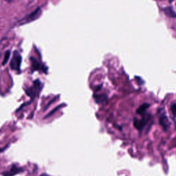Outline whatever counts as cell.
I'll return each mask as SVG.
<instances>
[{
    "instance_id": "obj_2",
    "label": "cell",
    "mask_w": 176,
    "mask_h": 176,
    "mask_svg": "<svg viewBox=\"0 0 176 176\" xmlns=\"http://www.w3.org/2000/svg\"><path fill=\"white\" fill-rule=\"evenodd\" d=\"M33 84L34 85L33 87L28 88L26 90H25L27 95L31 98L32 100H34V98L39 96L40 91H41L42 89V84L39 79L34 80Z\"/></svg>"
},
{
    "instance_id": "obj_11",
    "label": "cell",
    "mask_w": 176,
    "mask_h": 176,
    "mask_svg": "<svg viewBox=\"0 0 176 176\" xmlns=\"http://www.w3.org/2000/svg\"><path fill=\"white\" fill-rule=\"evenodd\" d=\"M63 105H64V104H61V105H58L57 107H56V108H54V109H53V110H52V111L50 112V113L46 115V116H45L44 118H48V117L53 116V115L54 113H55V112H56L57 110H58V109H59L60 108H61V107H63Z\"/></svg>"
},
{
    "instance_id": "obj_18",
    "label": "cell",
    "mask_w": 176,
    "mask_h": 176,
    "mask_svg": "<svg viewBox=\"0 0 176 176\" xmlns=\"http://www.w3.org/2000/svg\"><path fill=\"white\" fill-rule=\"evenodd\" d=\"M4 1H6V2H8V3H11V2H13L14 0H4Z\"/></svg>"
},
{
    "instance_id": "obj_3",
    "label": "cell",
    "mask_w": 176,
    "mask_h": 176,
    "mask_svg": "<svg viewBox=\"0 0 176 176\" xmlns=\"http://www.w3.org/2000/svg\"><path fill=\"white\" fill-rule=\"evenodd\" d=\"M22 58L17 51L14 52L12 60H11L10 66L13 70L18 71L20 70Z\"/></svg>"
},
{
    "instance_id": "obj_4",
    "label": "cell",
    "mask_w": 176,
    "mask_h": 176,
    "mask_svg": "<svg viewBox=\"0 0 176 176\" xmlns=\"http://www.w3.org/2000/svg\"><path fill=\"white\" fill-rule=\"evenodd\" d=\"M42 13L41 8L40 7L37 8L33 12H32L30 15H27L24 19L22 20V22H24L22 24H25V23H30L31 22H33L37 19H38L39 17L41 16Z\"/></svg>"
},
{
    "instance_id": "obj_14",
    "label": "cell",
    "mask_w": 176,
    "mask_h": 176,
    "mask_svg": "<svg viewBox=\"0 0 176 176\" xmlns=\"http://www.w3.org/2000/svg\"><path fill=\"white\" fill-rule=\"evenodd\" d=\"M58 98H59V96H57V97H56V98H54V99H53V100H51V101H50V103H49L48 104V105H46V107H45V108L44 109V110H45V109H47L48 108V107H49V106H50V105H51V104H52V103H53L54 101H55V100H57V99H58Z\"/></svg>"
},
{
    "instance_id": "obj_9",
    "label": "cell",
    "mask_w": 176,
    "mask_h": 176,
    "mask_svg": "<svg viewBox=\"0 0 176 176\" xmlns=\"http://www.w3.org/2000/svg\"><path fill=\"white\" fill-rule=\"evenodd\" d=\"M162 10L167 17H171V18H176V13L171 7H165L162 8Z\"/></svg>"
},
{
    "instance_id": "obj_8",
    "label": "cell",
    "mask_w": 176,
    "mask_h": 176,
    "mask_svg": "<svg viewBox=\"0 0 176 176\" xmlns=\"http://www.w3.org/2000/svg\"><path fill=\"white\" fill-rule=\"evenodd\" d=\"M94 99L95 100V102L96 103L103 104L107 102V100H108V96H107V95L105 94H101V95L94 94Z\"/></svg>"
},
{
    "instance_id": "obj_15",
    "label": "cell",
    "mask_w": 176,
    "mask_h": 176,
    "mask_svg": "<svg viewBox=\"0 0 176 176\" xmlns=\"http://www.w3.org/2000/svg\"><path fill=\"white\" fill-rule=\"evenodd\" d=\"M135 78H136L137 79H138V80H137V81L138 82V84H139L140 85H143V84H144V83H145V82L143 81V79H140V78H139V77H137V76L135 77Z\"/></svg>"
},
{
    "instance_id": "obj_12",
    "label": "cell",
    "mask_w": 176,
    "mask_h": 176,
    "mask_svg": "<svg viewBox=\"0 0 176 176\" xmlns=\"http://www.w3.org/2000/svg\"><path fill=\"white\" fill-rule=\"evenodd\" d=\"M10 57V50H7L5 54H4V61H3V63H2L3 65H5L6 64L7 62L8 61V60H9Z\"/></svg>"
},
{
    "instance_id": "obj_1",
    "label": "cell",
    "mask_w": 176,
    "mask_h": 176,
    "mask_svg": "<svg viewBox=\"0 0 176 176\" xmlns=\"http://www.w3.org/2000/svg\"><path fill=\"white\" fill-rule=\"evenodd\" d=\"M153 123V118L151 114L143 115V118L140 119L135 118L134 120V125L135 129H137L138 131H142L144 129L147 127V125L151 127Z\"/></svg>"
},
{
    "instance_id": "obj_16",
    "label": "cell",
    "mask_w": 176,
    "mask_h": 176,
    "mask_svg": "<svg viewBox=\"0 0 176 176\" xmlns=\"http://www.w3.org/2000/svg\"><path fill=\"white\" fill-rule=\"evenodd\" d=\"M8 146H9V145H8L6 146H5L4 147H0V153H2V152H4Z\"/></svg>"
},
{
    "instance_id": "obj_6",
    "label": "cell",
    "mask_w": 176,
    "mask_h": 176,
    "mask_svg": "<svg viewBox=\"0 0 176 176\" xmlns=\"http://www.w3.org/2000/svg\"><path fill=\"white\" fill-rule=\"evenodd\" d=\"M24 169L22 168V167H19L18 166H17L16 164H13V166H11L10 169L8 171H5L2 174L3 176H14L17 174H21V173L24 172Z\"/></svg>"
},
{
    "instance_id": "obj_10",
    "label": "cell",
    "mask_w": 176,
    "mask_h": 176,
    "mask_svg": "<svg viewBox=\"0 0 176 176\" xmlns=\"http://www.w3.org/2000/svg\"><path fill=\"white\" fill-rule=\"evenodd\" d=\"M149 107H150V105L148 103L143 104V105H140L136 110L137 114H140V115H144L145 114L147 109H148Z\"/></svg>"
},
{
    "instance_id": "obj_5",
    "label": "cell",
    "mask_w": 176,
    "mask_h": 176,
    "mask_svg": "<svg viewBox=\"0 0 176 176\" xmlns=\"http://www.w3.org/2000/svg\"><path fill=\"white\" fill-rule=\"evenodd\" d=\"M32 69L33 71L35 70H41L43 72H47V68L45 67V65H43L41 63L39 62L38 60H37L34 57H30Z\"/></svg>"
},
{
    "instance_id": "obj_17",
    "label": "cell",
    "mask_w": 176,
    "mask_h": 176,
    "mask_svg": "<svg viewBox=\"0 0 176 176\" xmlns=\"http://www.w3.org/2000/svg\"><path fill=\"white\" fill-rule=\"evenodd\" d=\"M40 176H51V175H48L47 174H45V173H44V174H41V175H40Z\"/></svg>"
},
{
    "instance_id": "obj_7",
    "label": "cell",
    "mask_w": 176,
    "mask_h": 176,
    "mask_svg": "<svg viewBox=\"0 0 176 176\" xmlns=\"http://www.w3.org/2000/svg\"><path fill=\"white\" fill-rule=\"evenodd\" d=\"M159 123H160V125H161L162 127L163 130L164 131H166L167 129H168V128L169 127L170 123H169V118L166 116L165 114H162L160 116Z\"/></svg>"
},
{
    "instance_id": "obj_13",
    "label": "cell",
    "mask_w": 176,
    "mask_h": 176,
    "mask_svg": "<svg viewBox=\"0 0 176 176\" xmlns=\"http://www.w3.org/2000/svg\"><path fill=\"white\" fill-rule=\"evenodd\" d=\"M171 109L172 114H174V116H176V103L173 104V105H171Z\"/></svg>"
}]
</instances>
